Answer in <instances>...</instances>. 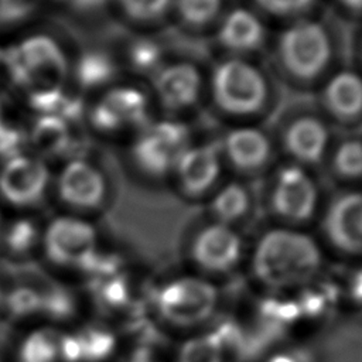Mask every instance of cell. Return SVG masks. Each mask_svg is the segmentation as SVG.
<instances>
[{
	"instance_id": "obj_9",
	"label": "cell",
	"mask_w": 362,
	"mask_h": 362,
	"mask_svg": "<svg viewBox=\"0 0 362 362\" xmlns=\"http://www.w3.org/2000/svg\"><path fill=\"white\" fill-rule=\"evenodd\" d=\"M52 174V167L30 151L0 161V205L35 209L51 195Z\"/></svg>"
},
{
	"instance_id": "obj_23",
	"label": "cell",
	"mask_w": 362,
	"mask_h": 362,
	"mask_svg": "<svg viewBox=\"0 0 362 362\" xmlns=\"http://www.w3.org/2000/svg\"><path fill=\"white\" fill-rule=\"evenodd\" d=\"M42 226L27 212L3 222L0 243L14 255H27L41 245Z\"/></svg>"
},
{
	"instance_id": "obj_20",
	"label": "cell",
	"mask_w": 362,
	"mask_h": 362,
	"mask_svg": "<svg viewBox=\"0 0 362 362\" xmlns=\"http://www.w3.org/2000/svg\"><path fill=\"white\" fill-rule=\"evenodd\" d=\"M263 40L264 27L260 18L247 8L230 10L218 28L219 44L236 55L259 49Z\"/></svg>"
},
{
	"instance_id": "obj_10",
	"label": "cell",
	"mask_w": 362,
	"mask_h": 362,
	"mask_svg": "<svg viewBox=\"0 0 362 362\" xmlns=\"http://www.w3.org/2000/svg\"><path fill=\"white\" fill-rule=\"evenodd\" d=\"M277 52L283 68L291 76L310 81L324 72L332 48L322 24L314 20H300L281 33Z\"/></svg>"
},
{
	"instance_id": "obj_13",
	"label": "cell",
	"mask_w": 362,
	"mask_h": 362,
	"mask_svg": "<svg viewBox=\"0 0 362 362\" xmlns=\"http://www.w3.org/2000/svg\"><path fill=\"white\" fill-rule=\"evenodd\" d=\"M75 127L59 116L35 115L25 124L27 151L42 158L51 167L54 161L59 165L71 157L81 156L74 148L76 147Z\"/></svg>"
},
{
	"instance_id": "obj_25",
	"label": "cell",
	"mask_w": 362,
	"mask_h": 362,
	"mask_svg": "<svg viewBox=\"0 0 362 362\" xmlns=\"http://www.w3.org/2000/svg\"><path fill=\"white\" fill-rule=\"evenodd\" d=\"M78 362H98L112 354L115 346V338L110 331L90 327L85 328L79 334H72Z\"/></svg>"
},
{
	"instance_id": "obj_19",
	"label": "cell",
	"mask_w": 362,
	"mask_h": 362,
	"mask_svg": "<svg viewBox=\"0 0 362 362\" xmlns=\"http://www.w3.org/2000/svg\"><path fill=\"white\" fill-rule=\"evenodd\" d=\"M223 151L235 168L252 173L267 164L272 153V144L262 130L243 126L226 133Z\"/></svg>"
},
{
	"instance_id": "obj_1",
	"label": "cell",
	"mask_w": 362,
	"mask_h": 362,
	"mask_svg": "<svg viewBox=\"0 0 362 362\" xmlns=\"http://www.w3.org/2000/svg\"><path fill=\"white\" fill-rule=\"evenodd\" d=\"M3 49L7 86L25 100L68 88L71 52L54 33H24Z\"/></svg>"
},
{
	"instance_id": "obj_24",
	"label": "cell",
	"mask_w": 362,
	"mask_h": 362,
	"mask_svg": "<svg viewBox=\"0 0 362 362\" xmlns=\"http://www.w3.org/2000/svg\"><path fill=\"white\" fill-rule=\"evenodd\" d=\"M250 205L247 189L238 184L229 182L222 187L211 202V214L218 223L229 225L242 219Z\"/></svg>"
},
{
	"instance_id": "obj_7",
	"label": "cell",
	"mask_w": 362,
	"mask_h": 362,
	"mask_svg": "<svg viewBox=\"0 0 362 362\" xmlns=\"http://www.w3.org/2000/svg\"><path fill=\"white\" fill-rule=\"evenodd\" d=\"M211 90L216 106L235 116L259 112L269 95L263 74L255 65L238 57L225 59L215 68Z\"/></svg>"
},
{
	"instance_id": "obj_40",
	"label": "cell",
	"mask_w": 362,
	"mask_h": 362,
	"mask_svg": "<svg viewBox=\"0 0 362 362\" xmlns=\"http://www.w3.org/2000/svg\"><path fill=\"white\" fill-rule=\"evenodd\" d=\"M3 222H4V218H3V214H1V205H0V235H1V228H3Z\"/></svg>"
},
{
	"instance_id": "obj_15",
	"label": "cell",
	"mask_w": 362,
	"mask_h": 362,
	"mask_svg": "<svg viewBox=\"0 0 362 362\" xmlns=\"http://www.w3.org/2000/svg\"><path fill=\"white\" fill-rule=\"evenodd\" d=\"M117 62L106 51L99 48H83L71 54L68 86L79 96L89 100L115 83Z\"/></svg>"
},
{
	"instance_id": "obj_32",
	"label": "cell",
	"mask_w": 362,
	"mask_h": 362,
	"mask_svg": "<svg viewBox=\"0 0 362 362\" xmlns=\"http://www.w3.org/2000/svg\"><path fill=\"white\" fill-rule=\"evenodd\" d=\"M255 3L264 11L273 16H294L305 11L314 0H255Z\"/></svg>"
},
{
	"instance_id": "obj_38",
	"label": "cell",
	"mask_w": 362,
	"mask_h": 362,
	"mask_svg": "<svg viewBox=\"0 0 362 362\" xmlns=\"http://www.w3.org/2000/svg\"><path fill=\"white\" fill-rule=\"evenodd\" d=\"M7 117H10L8 116V113H7V110H6V103H4V99L1 98V95H0V124L7 119Z\"/></svg>"
},
{
	"instance_id": "obj_43",
	"label": "cell",
	"mask_w": 362,
	"mask_h": 362,
	"mask_svg": "<svg viewBox=\"0 0 362 362\" xmlns=\"http://www.w3.org/2000/svg\"><path fill=\"white\" fill-rule=\"evenodd\" d=\"M0 362H1V361H0Z\"/></svg>"
},
{
	"instance_id": "obj_11",
	"label": "cell",
	"mask_w": 362,
	"mask_h": 362,
	"mask_svg": "<svg viewBox=\"0 0 362 362\" xmlns=\"http://www.w3.org/2000/svg\"><path fill=\"white\" fill-rule=\"evenodd\" d=\"M243 256V240L233 226L214 222L201 229L191 245V259L208 274H226Z\"/></svg>"
},
{
	"instance_id": "obj_21",
	"label": "cell",
	"mask_w": 362,
	"mask_h": 362,
	"mask_svg": "<svg viewBox=\"0 0 362 362\" xmlns=\"http://www.w3.org/2000/svg\"><path fill=\"white\" fill-rule=\"evenodd\" d=\"M328 130L314 116H301L290 123L284 133L287 153L301 164L318 163L327 150Z\"/></svg>"
},
{
	"instance_id": "obj_26",
	"label": "cell",
	"mask_w": 362,
	"mask_h": 362,
	"mask_svg": "<svg viewBox=\"0 0 362 362\" xmlns=\"http://www.w3.org/2000/svg\"><path fill=\"white\" fill-rule=\"evenodd\" d=\"M126 61L134 72L154 76L163 66V51L153 40L136 38L126 48Z\"/></svg>"
},
{
	"instance_id": "obj_41",
	"label": "cell",
	"mask_w": 362,
	"mask_h": 362,
	"mask_svg": "<svg viewBox=\"0 0 362 362\" xmlns=\"http://www.w3.org/2000/svg\"><path fill=\"white\" fill-rule=\"evenodd\" d=\"M4 301V291H3V287H1V283H0V304Z\"/></svg>"
},
{
	"instance_id": "obj_14",
	"label": "cell",
	"mask_w": 362,
	"mask_h": 362,
	"mask_svg": "<svg viewBox=\"0 0 362 362\" xmlns=\"http://www.w3.org/2000/svg\"><path fill=\"white\" fill-rule=\"evenodd\" d=\"M324 232L339 252L362 255V192H346L334 199L324 218Z\"/></svg>"
},
{
	"instance_id": "obj_42",
	"label": "cell",
	"mask_w": 362,
	"mask_h": 362,
	"mask_svg": "<svg viewBox=\"0 0 362 362\" xmlns=\"http://www.w3.org/2000/svg\"><path fill=\"white\" fill-rule=\"evenodd\" d=\"M4 1H8V0H0V3H4Z\"/></svg>"
},
{
	"instance_id": "obj_33",
	"label": "cell",
	"mask_w": 362,
	"mask_h": 362,
	"mask_svg": "<svg viewBox=\"0 0 362 362\" xmlns=\"http://www.w3.org/2000/svg\"><path fill=\"white\" fill-rule=\"evenodd\" d=\"M41 310L54 317L68 315L72 311V298L65 290H51L47 294H41Z\"/></svg>"
},
{
	"instance_id": "obj_8",
	"label": "cell",
	"mask_w": 362,
	"mask_h": 362,
	"mask_svg": "<svg viewBox=\"0 0 362 362\" xmlns=\"http://www.w3.org/2000/svg\"><path fill=\"white\" fill-rule=\"evenodd\" d=\"M41 247L57 266L82 267L96 257L99 233L88 216L62 212L42 226Z\"/></svg>"
},
{
	"instance_id": "obj_16",
	"label": "cell",
	"mask_w": 362,
	"mask_h": 362,
	"mask_svg": "<svg viewBox=\"0 0 362 362\" xmlns=\"http://www.w3.org/2000/svg\"><path fill=\"white\" fill-rule=\"evenodd\" d=\"M202 78L189 62L163 65L154 75V90L158 102L168 110H184L197 103Z\"/></svg>"
},
{
	"instance_id": "obj_22",
	"label": "cell",
	"mask_w": 362,
	"mask_h": 362,
	"mask_svg": "<svg viewBox=\"0 0 362 362\" xmlns=\"http://www.w3.org/2000/svg\"><path fill=\"white\" fill-rule=\"evenodd\" d=\"M322 102L331 116L349 122L362 113V76L344 69L329 78L324 90Z\"/></svg>"
},
{
	"instance_id": "obj_12",
	"label": "cell",
	"mask_w": 362,
	"mask_h": 362,
	"mask_svg": "<svg viewBox=\"0 0 362 362\" xmlns=\"http://www.w3.org/2000/svg\"><path fill=\"white\" fill-rule=\"evenodd\" d=\"M317 188L311 177L298 165L279 171L272 189L270 204L277 216L291 223L308 221L317 206Z\"/></svg>"
},
{
	"instance_id": "obj_35",
	"label": "cell",
	"mask_w": 362,
	"mask_h": 362,
	"mask_svg": "<svg viewBox=\"0 0 362 362\" xmlns=\"http://www.w3.org/2000/svg\"><path fill=\"white\" fill-rule=\"evenodd\" d=\"M37 8L38 7H65L71 6L72 0H30Z\"/></svg>"
},
{
	"instance_id": "obj_36",
	"label": "cell",
	"mask_w": 362,
	"mask_h": 362,
	"mask_svg": "<svg viewBox=\"0 0 362 362\" xmlns=\"http://www.w3.org/2000/svg\"><path fill=\"white\" fill-rule=\"evenodd\" d=\"M4 85H7L6 66H4V49H3V45H0V88Z\"/></svg>"
},
{
	"instance_id": "obj_5",
	"label": "cell",
	"mask_w": 362,
	"mask_h": 362,
	"mask_svg": "<svg viewBox=\"0 0 362 362\" xmlns=\"http://www.w3.org/2000/svg\"><path fill=\"white\" fill-rule=\"evenodd\" d=\"M219 291L205 277L184 274L167 281L157 293L158 315L171 327L188 329L206 322L216 311Z\"/></svg>"
},
{
	"instance_id": "obj_39",
	"label": "cell",
	"mask_w": 362,
	"mask_h": 362,
	"mask_svg": "<svg viewBox=\"0 0 362 362\" xmlns=\"http://www.w3.org/2000/svg\"><path fill=\"white\" fill-rule=\"evenodd\" d=\"M269 362H294L290 356H284V355H280V356H274L272 358Z\"/></svg>"
},
{
	"instance_id": "obj_31",
	"label": "cell",
	"mask_w": 362,
	"mask_h": 362,
	"mask_svg": "<svg viewBox=\"0 0 362 362\" xmlns=\"http://www.w3.org/2000/svg\"><path fill=\"white\" fill-rule=\"evenodd\" d=\"M8 307L18 317L34 314L41 310V294L28 287H18L8 296Z\"/></svg>"
},
{
	"instance_id": "obj_37",
	"label": "cell",
	"mask_w": 362,
	"mask_h": 362,
	"mask_svg": "<svg viewBox=\"0 0 362 362\" xmlns=\"http://www.w3.org/2000/svg\"><path fill=\"white\" fill-rule=\"evenodd\" d=\"M342 6L352 11H361L362 13V0H338Z\"/></svg>"
},
{
	"instance_id": "obj_4",
	"label": "cell",
	"mask_w": 362,
	"mask_h": 362,
	"mask_svg": "<svg viewBox=\"0 0 362 362\" xmlns=\"http://www.w3.org/2000/svg\"><path fill=\"white\" fill-rule=\"evenodd\" d=\"M109 194L106 173L85 154L71 157L54 170L51 195L65 212L88 216L106 205Z\"/></svg>"
},
{
	"instance_id": "obj_27",
	"label": "cell",
	"mask_w": 362,
	"mask_h": 362,
	"mask_svg": "<svg viewBox=\"0 0 362 362\" xmlns=\"http://www.w3.org/2000/svg\"><path fill=\"white\" fill-rule=\"evenodd\" d=\"M177 362H225L223 344L214 334L192 337L181 345Z\"/></svg>"
},
{
	"instance_id": "obj_28",
	"label": "cell",
	"mask_w": 362,
	"mask_h": 362,
	"mask_svg": "<svg viewBox=\"0 0 362 362\" xmlns=\"http://www.w3.org/2000/svg\"><path fill=\"white\" fill-rule=\"evenodd\" d=\"M174 0H113L117 11L132 23H153L161 18Z\"/></svg>"
},
{
	"instance_id": "obj_2",
	"label": "cell",
	"mask_w": 362,
	"mask_h": 362,
	"mask_svg": "<svg viewBox=\"0 0 362 362\" xmlns=\"http://www.w3.org/2000/svg\"><path fill=\"white\" fill-rule=\"evenodd\" d=\"M252 273L270 290L284 291L311 283L322 267V252L307 233L276 228L257 240L252 259Z\"/></svg>"
},
{
	"instance_id": "obj_6",
	"label": "cell",
	"mask_w": 362,
	"mask_h": 362,
	"mask_svg": "<svg viewBox=\"0 0 362 362\" xmlns=\"http://www.w3.org/2000/svg\"><path fill=\"white\" fill-rule=\"evenodd\" d=\"M189 146V130L184 123L175 120L148 122L134 133L129 157L136 170L158 178L174 171Z\"/></svg>"
},
{
	"instance_id": "obj_18",
	"label": "cell",
	"mask_w": 362,
	"mask_h": 362,
	"mask_svg": "<svg viewBox=\"0 0 362 362\" xmlns=\"http://www.w3.org/2000/svg\"><path fill=\"white\" fill-rule=\"evenodd\" d=\"M20 362H78L72 334L54 327L31 331L18 348Z\"/></svg>"
},
{
	"instance_id": "obj_3",
	"label": "cell",
	"mask_w": 362,
	"mask_h": 362,
	"mask_svg": "<svg viewBox=\"0 0 362 362\" xmlns=\"http://www.w3.org/2000/svg\"><path fill=\"white\" fill-rule=\"evenodd\" d=\"M148 122V99L133 85L113 83L88 100L85 124L98 137L136 133Z\"/></svg>"
},
{
	"instance_id": "obj_34",
	"label": "cell",
	"mask_w": 362,
	"mask_h": 362,
	"mask_svg": "<svg viewBox=\"0 0 362 362\" xmlns=\"http://www.w3.org/2000/svg\"><path fill=\"white\" fill-rule=\"evenodd\" d=\"M351 294L355 300L362 303V270H359L351 281Z\"/></svg>"
},
{
	"instance_id": "obj_30",
	"label": "cell",
	"mask_w": 362,
	"mask_h": 362,
	"mask_svg": "<svg viewBox=\"0 0 362 362\" xmlns=\"http://www.w3.org/2000/svg\"><path fill=\"white\" fill-rule=\"evenodd\" d=\"M332 167L341 178H362V140L348 139L342 141L332 157Z\"/></svg>"
},
{
	"instance_id": "obj_29",
	"label": "cell",
	"mask_w": 362,
	"mask_h": 362,
	"mask_svg": "<svg viewBox=\"0 0 362 362\" xmlns=\"http://www.w3.org/2000/svg\"><path fill=\"white\" fill-rule=\"evenodd\" d=\"M178 17L191 27H204L214 21L222 8V0H174Z\"/></svg>"
},
{
	"instance_id": "obj_17",
	"label": "cell",
	"mask_w": 362,
	"mask_h": 362,
	"mask_svg": "<svg viewBox=\"0 0 362 362\" xmlns=\"http://www.w3.org/2000/svg\"><path fill=\"white\" fill-rule=\"evenodd\" d=\"M174 173L184 194L189 197L205 194L221 174L218 147L214 144L189 146L178 160Z\"/></svg>"
}]
</instances>
